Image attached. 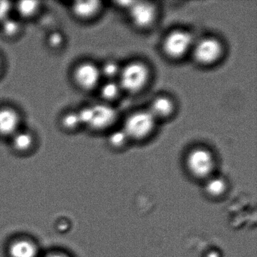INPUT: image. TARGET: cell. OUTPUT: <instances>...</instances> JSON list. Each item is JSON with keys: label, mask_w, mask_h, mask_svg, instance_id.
<instances>
[{"label": "cell", "mask_w": 257, "mask_h": 257, "mask_svg": "<svg viewBox=\"0 0 257 257\" xmlns=\"http://www.w3.org/2000/svg\"><path fill=\"white\" fill-rule=\"evenodd\" d=\"M46 257H68L62 253H52L47 255Z\"/></svg>", "instance_id": "cell-23"}, {"label": "cell", "mask_w": 257, "mask_h": 257, "mask_svg": "<svg viewBox=\"0 0 257 257\" xmlns=\"http://www.w3.org/2000/svg\"><path fill=\"white\" fill-rule=\"evenodd\" d=\"M192 36L186 31H176L171 33L164 42V50L172 58L183 56L190 48Z\"/></svg>", "instance_id": "cell-5"}, {"label": "cell", "mask_w": 257, "mask_h": 257, "mask_svg": "<svg viewBox=\"0 0 257 257\" xmlns=\"http://www.w3.org/2000/svg\"><path fill=\"white\" fill-rule=\"evenodd\" d=\"M131 19L140 28H146L153 23L155 19L154 7L145 2L132 3L130 7Z\"/></svg>", "instance_id": "cell-8"}, {"label": "cell", "mask_w": 257, "mask_h": 257, "mask_svg": "<svg viewBox=\"0 0 257 257\" xmlns=\"http://www.w3.org/2000/svg\"><path fill=\"white\" fill-rule=\"evenodd\" d=\"M173 109V103L168 97H160L153 100L149 112L156 118L169 115Z\"/></svg>", "instance_id": "cell-12"}, {"label": "cell", "mask_w": 257, "mask_h": 257, "mask_svg": "<svg viewBox=\"0 0 257 257\" xmlns=\"http://www.w3.org/2000/svg\"><path fill=\"white\" fill-rule=\"evenodd\" d=\"M63 43H64V37L59 32L52 33L48 38V43L51 47L54 48V49L61 47Z\"/></svg>", "instance_id": "cell-21"}, {"label": "cell", "mask_w": 257, "mask_h": 257, "mask_svg": "<svg viewBox=\"0 0 257 257\" xmlns=\"http://www.w3.org/2000/svg\"><path fill=\"white\" fill-rule=\"evenodd\" d=\"M188 169L197 178H207L214 167V160L210 152L204 149H196L189 153L186 160Z\"/></svg>", "instance_id": "cell-4"}, {"label": "cell", "mask_w": 257, "mask_h": 257, "mask_svg": "<svg viewBox=\"0 0 257 257\" xmlns=\"http://www.w3.org/2000/svg\"><path fill=\"white\" fill-rule=\"evenodd\" d=\"M221 51L222 48L217 40L213 38L204 39L195 46L194 57L200 64H211L218 59Z\"/></svg>", "instance_id": "cell-7"}, {"label": "cell", "mask_w": 257, "mask_h": 257, "mask_svg": "<svg viewBox=\"0 0 257 257\" xmlns=\"http://www.w3.org/2000/svg\"><path fill=\"white\" fill-rule=\"evenodd\" d=\"M16 7L21 17L30 19L37 14L40 10V4L38 1H21Z\"/></svg>", "instance_id": "cell-15"}, {"label": "cell", "mask_w": 257, "mask_h": 257, "mask_svg": "<svg viewBox=\"0 0 257 257\" xmlns=\"http://www.w3.org/2000/svg\"><path fill=\"white\" fill-rule=\"evenodd\" d=\"M99 9L98 1H78L73 4L72 12L78 19H89L97 14Z\"/></svg>", "instance_id": "cell-11"}, {"label": "cell", "mask_w": 257, "mask_h": 257, "mask_svg": "<svg viewBox=\"0 0 257 257\" xmlns=\"http://www.w3.org/2000/svg\"><path fill=\"white\" fill-rule=\"evenodd\" d=\"M21 117L19 112L11 107L0 108V135H14L18 132Z\"/></svg>", "instance_id": "cell-9"}, {"label": "cell", "mask_w": 257, "mask_h": 257, "mask_svg": "<svg viewBox=\"0 0 257 257\" xmlns=\"http://www.w3.org/2000/svg\"><path fill=\"white\" fill-rule=\"evenodd\" d=\"M100 70L91 63H82L75 69L73 79L76 85L84 90H91L95 88L100 81Z\"/></svg>", "instance_id": "cell-6"}, {"label": "cell", "mask_w": 257, "mask_h": 257, "mask_svg": "<svg viewBox=\"0 0 257 257\" xmlns=\"http://www.w3.org/2000/svg\"><path fill=\"white\" fill-rule=\"evenodd\" d=\"M148 79V70L141 63H132L120 72V86L126 91L135 92L145 85Z\"/></svg>", "instance_id": "cell-2"}, {"label": "cell", "mask_w": 257, "mask_h": 257, "mask_svg": "<svg viewBox=\"0 0 257 257\" xmlns=\"http://www.w3.org/2000/svg\"><path fill=\"white\" fill-rule=\"evenodd\" d=\"M119 92V86L115 82H109L105 83L101 88L102 97L106 100H112L116 97Z\"/></svg>", "instance_id": "cell-18"}, {"label": "cell", "mask_w": 257, "mask_h": 257, "mask_svg": "<svg viewBox=\"0 0 257 257\" xmlns=\"http://www.w3.org/2000/svg\"><path fill=\"white\" fill-rule=\"evenodd\" d=\"M127 135L124 131H116L112 132L109 138V141L112 147H120L127 142Z\"/></svg>", "instance_id": "cell-19"}, {"label": "cell", "mask_w": 257, "mask_h": 257, "mask_svg": "<svg viewBox=\"0 0 257 257\" xmlns=\"http://www.w3.org/2000/svg\"><path fill=\"white\" fill-rule=\"evenodd\" d=\"M9 252L11 257H37L38 248L31 240L19 239L11 243Z\"/></svg>", "instance_id": "cell-10"}, {"label": "cell", "mask_w": 257, "mask_h": 257, "mask_svg": "<svg viewBox=\"0 0 257 257\" xmlns=\"http://www.w3.org/2000/svg\"><path fill=\"white\" fill-rule=\"evenodd\" d=\"M61 124L67 130H74L82 124V123L78 112H70L64 114L61 119Z\"/></svg>", "instance_id": "cell-17"}, {"label": "cell", "mask_w": 257, "mask_h": 257, "mask_svg": "<svg viewBox=\"0 0 257 257\" xmlns=\"http://www.w3.org/2000/svg\"><path fill=\"white\" fill-rule=\"evenodd\" d=\"M78 113L82 124L96 130L110 125L116 116L115 109L105 104L88 106L81 109Z\"/></svg>", "instance_id": "cell-1"}, {"label": "cell", "mask_w": 257, "mask_h": 257, "mask_svg": "<svg viewBox=\"0 0 257 257\" xmlns=\"http://www.w3.org/2000/svg\"><path fill=\"white\" fill-rule=\"evenodd\" d=\"M118 67L116 64L113 62H108L103 66V69L102 70H100V73L101 74L104 75L105 76L108 78H112L114 77V76H116L118 74Z\"/></svg>", "instance_id": "cell-20"}, {"label": "cell", "mask_w": 257, "mask_h": 257, "mask_svg": "<svg viewBox=\"0 0 257 257\" xmlns=\"http://www.w3.org/2000/svg\"><path fill=\"white\" fill-rule=\"evenodd\" d=\"M12 10L11 3L0 0V24L7 20Z\"/></svg>", "instance_id": "cell-22"}, {"label": "cell", "mask_w": 257, "mask_h": 257, "mask_svg": "<svg viewBox=\"0 0 257 257\" xmlns=\"http://www.w3.org/2000/svg\"><path fill=\"white\" fill-rule=\"evenodd\" d=\"M2 68V61H1V58H0V70Z\"/></svg>", "instance_id": "cell-24"}, {"label": "cell", "mask_w": 257, "mask_h": 257, "mask_svg": "<svg viewBox=\"0 0 257 257\" xmlns=\"http://www.w3.org/2000/svg\"><path fill=\"white\" fill-rule=\"evenodd\" d=\"M227 189V184L222 178H211L206 183V192L213 198H219L225 194Z\"/></svg>", "instance_id": "cell-14"}, {"label": "cell", "mask_w": 257, "mask_h": 257, "mask_svg": "<svg viewBox=\"0 0 257 257\" xmlns=\"http://www.w3.org/2000/svg\"><path fill=\"white\" fill-rule=\"evenodd\" d=\"M34 138L28 132H17L13 135V146L19 152L28 151L34 145Z\"/></svg>", "instance_id": "cell-13"}, {"label": "cell", "mask_w": 257, "mask_h": 257, "mask_svg": "<svg viewBox=\"0 0 257 257\" xmlns=\"http://www.w3.org/2000/svg\"><path fill=\"white\" fill-rule=\"evenodd\" d=\"M155 118L150 112H135L127 118L124 131L128 138L141 139L145 138L153 130Z\"/></svg>", "instance_id": "cell-3"}, {"label": "cell", "mask_w": 257, "mask_h": 257, "mask_svg": "<svg viewBox=\"0 0 257 257\" xmlns=\"http://www.w3.org/2000/svg\"><path fill=\"white\" fill-rule=\"evenodd\" d=\"M1 27L4 35L8 37H16L21 30V25L19 22L10 18L4 21L1 24Z\"/></svg>", "instance_id": "cell-16"}]
</instances>
